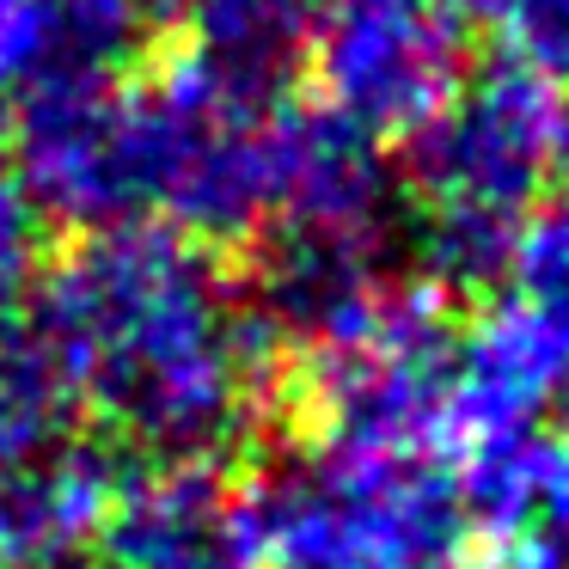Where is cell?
Wrapping results in <instances>:
<instances>
[{"instance_id": "cell-1", "label": "cell", "mask_w": 569, "mask_h": 569, "mask_svg": "<svg viewBox=\"0 0 569 569\" xmlns=\"http://www.w3.org/2000/svg\"><path fill=\"white\" fill-rule=\"evenodd\" d=\"M19 343L62 405L153 459H214L263 417L270 331L197 239L160 221L87 233L31 282Z\"/></svg>"}, {"instance_id": "cell-2", "label": "cell", "mask_w": 569, "mask_h": 569, "mask_svg": "<svg viewBox=\"0 0 569 569\" xmlns=\"http://www.w3.org/2000/svg\"><path fill=\"white\" fill-rule=\"evenodd\" d=\"M563 92L520 62L459 80V92L405 141V178L422 202V276L441 300L508 276L520 227L551 190Z\"/></svg>"}, {"instance_id": "cell-3", "label": "cell", "mask_w": 569, "mask_h": 569, "mask_svg": "<svg viewBox=\"0 0 569 569\" xmlns=\"http://www.w3.org/2000/svg\"><path fill=\"white\" fill-rule=\"evenodd\" d=\"M276 74L184 50L129 87L141 221L184 239H251L276 214Z\"/></svg>"}, {"instance_id": "cell-4", "label": "cell", "mask_w": 569, "mask_h": 569, "mask_svg": "<svg viewBox=\"0 0 569 569\" xmlns=\"http://www.w3.org/2000/svg\"><path fill=\"white\" fill-rule=\"evenodd\" d=\"M453 319L429 282H386L337 343L307 356V405L331 453L441 459Z\"/></svg>"}, {"instance_id": "cell-5", "label": "cell", "mask_w": 569, "mask_h": 569, "mask_svg": "<svg viewBox=\"0 0 569 569\" xmlns=\"http://www.w3.org/2000/svg\"><path fill=\"white\" fill-rule=\"evenodd\" d=\"M307 56L319 104L373 141H410L466 80L441 0H319Z\"/></svg>"}, {"instance_id": "cell-6", "label": "cell", "mask_w": 569, "mask_h": 569, "mask_svg": "<svg viewBox=\"0 0 569 569\" xmlns=\"http://www.w3.org/2000/svg\"><path fill=\"white\" fill-rule=\"evenodd\" d=\"M19 190L43 221L104 227L141 221L136 197V141H129V87H56L19 104L13 166Z\"/></svg>"}, {"instance_id": "cell-7", "label": "cell", "mask_w": 569, "mask_h": 569, "mask_svg": "<svg viewBox=\"0 0 569 569\" xmlns=\"http://www.w3.org/2000/svg\"><path fill=\"white\" fill-rule=\"evenodd\" d=\"M104 569H270L251 490L214 459L123 471L99 527Z\"/></svg>"}, {"instance_id": "cell-8", "label": "cell", "mask_w": 569, "mask_h": 569, "mask_svg": "<svg viewBox=\"0 0 569 569\" xmlns=\"http://www.w3.org/2000/svg\"><path fill=\"white\" fill-rule=\"evenodd\" d=\"M270 227L386 246L392 172L373 136L325 104H282L276 117V214Z\"/></svg>"}, {"instance_id": "cell-9", "label": "cell", "mask_w": 569, "mask_h": 569, "mask_svg": "<svg viewBox=\"0 0 569 569\" xmlns=\"http://www.w3.org/2000/svg\"><path fill=\"white\" fill-rule=\"evenodd\" d=\"M172 0H0V99L99 87L166 26Z\"/></svg>"}, {"instance_id": "cell-10", "label": "cell", "mask_w": 569, "mask_h": 569, "mask_svg": "<svg viewBox=\"0 0 569 569\" xmlns=\"http://www.w3.org/2000/svg\"><path fill=\"white\" fill-rule=\"evenodd\" d=\"M117 483H123V466H111V453L99 447H56L26 471L0 478V545L13 569L68 563L80 539H99Z\"/></svg>"}, {"instance_id": "cell-11", "label": "cell", "mask_w": 569, "mask_h": 569, "mask_svg": "<svg viewBox=\"0 0 569 569\" xmlns=\"http://www.w3.org/2000/svg\"><path fill=\"white\" fill-rule=\"evenodd\" d=\"M190 13H197V31H202L197 50L276 74L307 43L319 0H190Z\"/></svg>"}, {"instance_id": "cell-12", "label": "cell", "mask_w": 569, "mask_h": 569, "mask_svg": "<svg viewBox=\"0 0 569 569\" xmlns=\"http://www.w3.org/2000/svg\"><path fill=\"white\" fill-rule=\"evenodd\" d=\"M56 410H62L56 386L43 380V368L19 343V331H7L0 337V478H13L38 453H50Z\"/></svg>"}, {"instance_id": "cell-13", "label": "cell", "mask_w": 569, "mask_h": 569, "mask_svg": "<svg viewBox=\"0 0 569 569\" xmlns=\"http://www.w3.org/2000/svg\"><path fill=\"white\" fill-rule=\"evenodd\" d=\"M508 288L545 307L557 325H569V202L532 214L508 258Z\"/></svg>"}, {"instance_id": "cell-14", "label": "cell", "mask_w": 569, "mask_h": 569, "mask_svg": "<svg viewBox=\"0 0 569 569\" xmlns=\"http://www.w3.org/2000/svg\"><path fill=\"white\" fill-rule=\"evenodd\" d=\"M43 258V214L19 190V178L0 166V319L31 295Z\"/></svg>"}, {"instance_id": "cell-15", "label": "cell", "mask_w": 569, "mask_h": 569, "mask_svg": "<svg viewBox=\"0 0 569 569\" xmlns=\"http://www.w3.org/2000/svg\"><path fill=\"white\" fill-rule=\"evenodd\" d=\"M532 527L545 532V551L569 557V417L557 435L539 441V496H532Z\"/></svg>"}, {"instance_id": "cell-16", "label": "cell", "mask_w": 569, "mask_h": 569, "mask_svg": "<svg viewBox=\"0 0 569 569\" xmlns=\"http://www.w3.org/2000/svg\"><path fill=\"white\" fill-rule=\"evenodd\" d=\"M435 569H563V557L545 551V545H520L515 557H447Z\"/></svg>"}, {"instance_id": "cell-17", "label": "cell", "mask_w": 569, "mask_h": 569, "mask_svg": "<svg viewBox=\"0 0 569 569\" xmlns=\"http://www.w3.org/2000/svg\"><path fill=\"white\" fill-rule=\"evenodd\" d=\"M453 26H483V31H502L508 13H515V0H441Z\"/></svg>"}, {"instance_id": "cell-18", "label": "cell", "mask_w": 569, "mask_h": 569, "mask_svg": "<svg viewBox=\"0 0 569 569\" xmlns=\"http://www.w3.org/2000/svg\"><path fill=\"white\" fill-rule=\"evenodd\" d=\"M551 184L563 190V202H569V111H563V129H557V160H551Z\"/></svg>"}, {"instance_id": "cell-19", "label": "cell", "mask_w": 569, "mask_h": 569, "mask_svg": "<svg viewBox=\"0 0 569 569\" xmlns=\"http://www.w3.org/2000/svg\"><path fill=\"white\" fill-rule=\"evenodd\" d=\"M0 569H13V557H7V545H0Z\"/></svg>"}, {"instance_id": "cell-20", "label": "cell", "mask_w": 569, "mask_h": 569, "mask_svg": "<svg viewBox=\"0 0 569 569\" xmlns=\"http://www.w3.org/2000/svg\"><path fill=\"white\" fill-rule=\"evenodd\" d=\"M50 569H87V563H50Z\"/></svg>"}]
</instances>
